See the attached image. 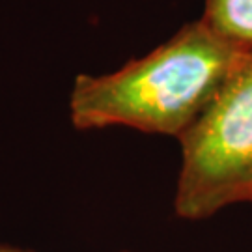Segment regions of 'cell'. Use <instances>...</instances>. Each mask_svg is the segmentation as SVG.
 I'll return each instance as SVG.
<instances>
[{"instance_id":"1","label":"cell","mask_w":252,"mask_h":252,"mask_svg":"<svg viewBox=\"0 0 252 252\" xmlns=\"http://www.w3.org/2000/svg\"><path fill=\"white\" fill-rule=\"evenodd\" d=\"M247 53L217 36L202 21L190 23L153 53L118 71L79 75L69 97L73 126H126L180 136Z\"/></svg>"},{"instance_id":"2","label":"cell","mask_w":252,"mask_h":252,"mask_svg":"<svg viewBox=\"0 0 252 252\" xmlns=\"http://www.w3.org/2000/svg\"><path fill=\"white\" fill-rule=\"evenodd\" d=\"M178 138V217L202 220L228 206L252 204V51Z\"/></svg>"},{"instance_id":"3","label":"cell","mask_w":252,"mask_h":252,"mask_svg":"<svg viewBox=\"0 0 252 252\" xmlns=\"http://www.w3.org/2000/svg\"><path fill=\"white\" fill-rule=\"evenodd\" d=\"M200 21L228 43L252 51V0H207Z\"/></svg>"},{"instance_id":"4","label":"cell","mask_w":252,"mask_h":252,"mask_svg":"<svg viewBox=\"0 0 252 252\" xmlns=\"http://www.w3.org/2000/svg\"><path fill=\"white\" fill-rule=\"evenodd\" d=\"M0 252H27V251H21V249H11V247H6V245H0Z\"/></svg>"}]
</instances>
